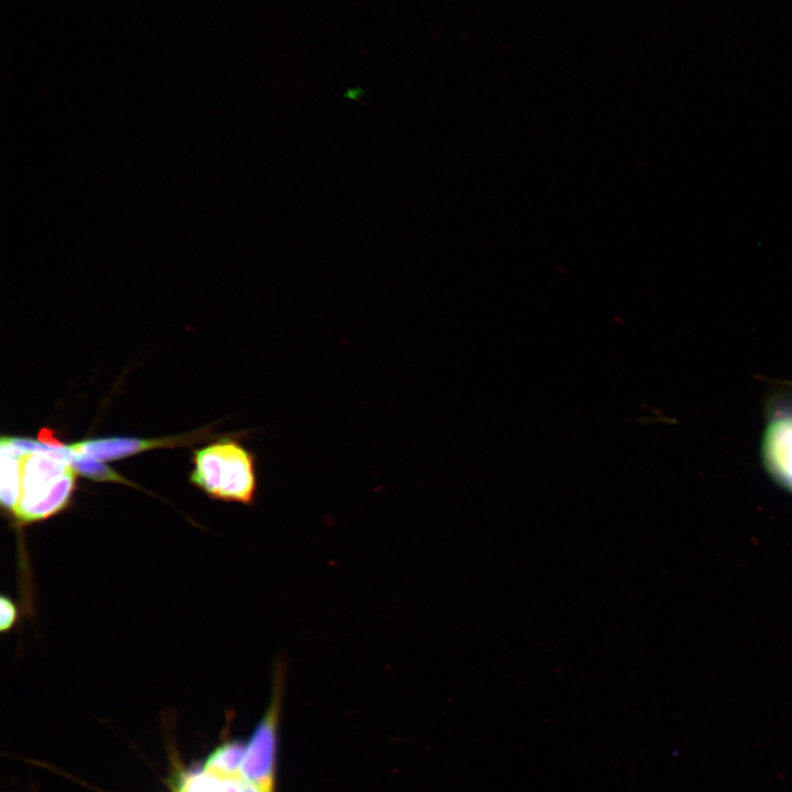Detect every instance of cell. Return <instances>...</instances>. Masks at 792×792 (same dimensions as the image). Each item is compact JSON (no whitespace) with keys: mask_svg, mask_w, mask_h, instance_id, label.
<instances>
[{"mask_svg":"<svg viewBox=\"0 0 792 792\" xmlns=\"http://www.w3.org/2000/svg\"><path fill=\"white\" fill-rule=\"evenodd\" d=\"M246 432L228 435L194 451L190 482L209 497L251 505L257 491L256 455L241 441Z\"/></svg>","mask_w":792,"mask_h":792,"instance_id":"6da1fadb","label":"cell"},{"mask_svg":"<svg viewBox=\"0 0 792 792\" xmlns=\"http://www.w3.org/2000/svg\"><path fill=\"white\" fill-rule=\"evenodd\" d=\"M285 668L278 661L270 705L246 745L240 774L262 792H274L277 724L284 689Z\"/></svg>","mask_w":792,"mask_h":792,"instance_id":"7a4b0ae2","label":"cell"},{"mask_svg":"<svg viewBox=\"0 0 792 792\" xmlns=\"http://www.w3.org/2000/svg\"><path fill=\"white\" fill-rule=\"evenodd\" d=\"M209 436V429H200L189 433L154 439L102 437L85 439L68 446L77 454L99 461H113L155 448H174L196 443Z\"/></svg>","mask_w":792,"mask_h":792,"instance_id":"277c9868","label":"cell"},{"mask_svg":"<svg viewBox=\"0 0 792 792\" xmlns=\"http://www.w3.org/2000/svg\"><path fill=\"white\" fill-rule=\"evenodd\" d=\"M69 465L81 476L98 482H117L138 487L120 473L109 468L99 460L74 452Z\"/></svg>","mask_w":792,"mask_h":792,"instance_id":"ba28073f","label":"cell"},{"mask_svg":"<svg viewBox=\"0 0 792 792\" xmlns=\"http://www.w3.org/2000/svg\"><path fill=\"white\" fill-rule=\"evenodd\" d=\"M175 792H226L220 776L202 768H193L175 779Z\"/></svg>","mask_w":792,"mask_h":792,"instance_id":"52a82bcc","label":"cell"},{"mask_svg":"<svg viewBox=\"0 0 792 792\" xmlns=\"http://www.w3.org/2000/svg\"><path fill=\"white\" fill-rule=\"evenodd\" d=\"M762 459L774 481L792 493V402L777 403L762 438Z\"/></svg>","mask_w":792,"mask_h":792,"instance_id":"3957f363","label":"cell"},{"mask_svg":"<svg viewBox=\"0 0 792 792\" xmlns=\"http://www.w3.org/2000/svg\"><path fill=\"white\" fill-rule=\"evenodd\" d=\"M220 778L226 792H262L256 785L244 779L241 774L220 776Z\"/></svg>","mask_w":792,"mask_h":792,"instance_id":"30bf717a","label":"cell"},{"mask_svg":"<svg viewBox=\"0 0 792 792\" xmlns=\"http://www.w3.org/2000/svg\"><path fill=\"white\" fill-rule=\"evenodd\" d=\"M18 622V607L10 596L0 597V630L2 634L11 630Z\"/></svg>","mask_w":792,"mask_h":792,"instance_id":"9c48e42d","label":"cell"},{"mask_svg":"<svg viewBox=\"0 0 792 792\" xmlns=\"http://www.w3.org/2000/svg\"><path fill=\"white\" fill-rule=\"evenodd\" d=\"M25 452L0 439V502L3 513L13 520L21 493V458Z\"/></svg>","mask_w":792,"mask_h":792,"instance_id":"5b68a950","label":"cell"},{"mask_svg":"<svg viewBox=\"0 0 792 792\" xmlns=\"http://www.w3.org/2000/svg\"><path fill=\"white\" fill-rule=\"evenodd\" d=\"M246 745L238 740H228L218 746L204 762V768L219 776L240 774Z\"/></svg>","mask_w":792,"mask_h":792,"instance_id":"8992f818","label":"cell"}]
</instances>
